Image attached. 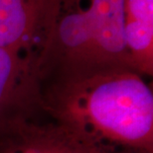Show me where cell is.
<instances>
[{
  "instance_id": "6da1fadb",
  "label": "cell",
  "mask_w": 153,
  "mask_h": 153,
  "mask_svg": "<svg viewBox=\"0 0 153 153\" xmlns=\"http://www.w3.org/2000/svg\"><path fill=\"white\" fill-rule=\"evenodd\" d=\"M143 76L125 66L57 76L44 109L106 153H152L153 92Z\"/></svg>"
},
{
  "instance_id": "7a4b0ae2",
  "label": "cell",
  "mask_w": 153,
  "mask_h": 153,
  "mask_svg": "<svg viewBox=\"0 0 153 153\" xmlns=\"http://www.w3.org/2000/svg\"><path fill=\"white\" fill-rule=\"evenodd\" d=\"M110 66L131 68L124 41V0H60L37 64L38 77Z\"/></svg>"
},
{
  "instance_id": "3957f363",
  "label": "cell",
  "mask_w": 153,
  "mask_h": 153,
  "mask_svg": "<svg viewBox=\"0 0 153 153\" xmlns=\"http://www.w3.org/2000/svg\"><path fill=\"white\" fill-rule=\"evenodd\" d=\"M51 119L40 120L22 111L4 115L0 118V153H106Z\"/></svg>"
},
{
  "instance_id": "277c9868",
  "label": "cell",
  "mask_w": 153,
  "mask_h": 153,
  "mask_svg": "<svg viewBox=\"0 0 153 153\" xmlns=\"http://www.w3.org/2000/svg\"><path fill=\"white\" fill-rule=\"evenodd\" d=\"M60 0H0V48L38 64Z\"/></svg>"
},
{
  "instance_id": "5b68a950",
  "label": "cell",
  "mask_w": 153,
  "mask_h": 153,
  "mask_svg": "<svg viewBox=\"0 0 153 153\" xmlns=\"http://www.w3.org/2000/svg\"><path fill=\"white\" fill-rule=\"evenodd\" d=\"M124 41L130 67L143 75H151L153 0H124Z\"/></svg>"
},
{
  "instance_id": "8992f818",
  "label": "cell",
  "mask_w": 153,
  "mask_h": 153,
  "mask_svg": "<svg viewBox=\"0 0 153 153\" xmlns=\"http://www.w3.org/2000/svg\"><path fill=\"white\" fill-rule=\"evenodd\" d=\"M39 79L36 62L25 55L0 48V118L18 90L30 89Z\"/></svg>"
}]
</instances>
